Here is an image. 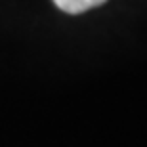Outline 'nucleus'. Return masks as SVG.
I'll list each match as a JSON object with an SVG mask.
<instances>
[{"label": "nucleus", "instance_id": "nucleus-1", "mask_svg": "<svg viewBox=\"0 0 147 147\" xmlns=\"http://www.w3.org/2000/svg\"><path fill=\"white\" fill-rule=\"evenodd\" d=\"M54 2L59 10L67 11V13H82L96 6H101L107 0H54Z\"/></svg>", "mask_w": 147, "mask_h": 147}]
</instances>
